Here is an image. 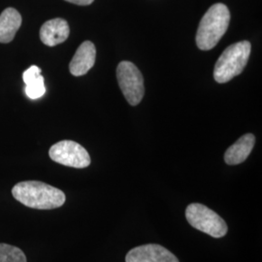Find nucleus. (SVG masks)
Listing matches in <instances>:
<instances>
[{"instance_id":"nucleus-3","label":"nucleus","mask_w":262,"mask_h":262,"mask_svg":"<svg viewBox=\"0 0 262 262\" xmlns=\"http://www.w3.org/2000/svg\"><path fill=\"white\" fill-rule=\"evenodd\" d=\"M251 49L252 46L249 41H240L226 48L215 63V82L225 84L241 74L249 61Z\"/></svg>"},{"instance_id":"nucleus-12","label":"nucleus","mask_w":262,"mask_h":262,"mask_svg":"<svg viewBox=\"0 0 262 262\" xmlns=\"http://www.w3.org/2000/svg\"><path fill=\"white\" fill-rule=\"evenodd\" d=\"M23 79L26 84L25 93L30 99H38L46 93L45 80L38 66H30L23 73Z\"/></svg>"},{"instance_id":"nucleus-8","label":"nucleus","mask_w":262,"mask_h":262,"mask_svg":"<svg viewBox=\"0 0 262 262\" xmlns=\"http://www.w3.org/2000/svg\"><path fill=\"white\" fill-rule=\"evenodd\" d=\"M96 49L91 41H84L77 49L75 55L69 64L70 73L79 77L86 74L94 66Z\"/></svg>"},{"instance_id":"nucleus-5","label":"nucleus","mask_w":262,"mask_h":262,"mask_svg":"<svg viewBox=\"0 0 262 262\" xmlns=\"http://www.w3.org/2000/svg\"><path fill=\"white\" fill-rule=\"evenodd\" d=\"M117 79L126 101L132 106L144 97V79L140 70L130 61H122L117 67Z\"/></svg>"},{"instance_id":"nucleus-10","label":"nucleus","mask_w":262,"mask_h":262,"mask_svg":"<svg viewBox=\"0 0 262 262\" xmlns=\"http://www.w3.org/2000/svg\"><path fill=\"white\" fill-rule=\"evenodd\" d=\"M254 143L255 137L253 134H245L226 150L225 154V162L229 165L242 163L250 156Z\"/></svg>"},{"instance_id":"nucleus-9","label":"nucleus","mask_w":262,"mask_h":262,"mask_svg":"<svg viewBox=\"0 0 262 262\" xmlns=\"http://www.w3.org/2000/svg\"><path fill=\"white\" fill-rule=\"evenodd\" d=\"M70 28L66 19H50L46 21L40 29V39L49 47H55L61 44L69 36Z\"/></svg>"},{"instance_id":"nucleus-7","label":"nucleus","mask_w":262,"mask_h":262,"mask_svg":"<svg viewBox=\"0 0 262 262\" xmlns=\"http://www.w3.org/2000/svg\"><path fill=\"white\" fill-rule=\"evenodd\" d=\"M126 262H179L175 254L162 246L149 244L136 247L125 256Z\"/></svg>"},{"instance_id":"nucleus-11","label":"nucleus","mask_w":262,"mask_h":262,"mask_svg":"<svg viewBox=\"0 0 262 262\" xmlns=\"http://www.w3.org/2000/svg\"><path fill=\"white\" fill-rule=\"evenodd\" d=\"M21 26V16L14 8H7L0 15V43H10Z\"/></svg>"},{"instance_id":"nucleus-4","label":"nucleus","mask_w":262,"mask_h":262,"mask_svg":"<svg viewBox=\"0 0 262 262\" xmlns=\"http://www.w3.org/2000/svg\"><path fill=\"white\" fill-rule=\"evenodd\" d=\"M186 217L192 227L214 238H222L227 233L228 228L225 220L202 204L192 203L188 205Z\"/></svg>"},{"instance_id":"nucleus-13","label":"nucleus","mask_w":262,"mask_h":262,"mask_svg":"<svg viewBox=\"0 0 262 262\" xmlns=\"http://www.w3.org/2000/svg\"><path fill=\"white\" fill-rule=\"evenodd\" d=\"M0 262H28L24 252L14 246L0 243Z\"/></svg>"},{"instance_id":"nucleus-1","label":"nucleus","mask_w":262,"mask_h":262,"mask_svg":"<svg viewBox=\"0 0 262 262\" xmlns=\"http://www.w3.org/2000/svg\"><path fill=\"white\" fill-rule=\"evenodd\" d=\"M12 194L25 206L38 210L59 208L66 200L62 190L38 181L20 182L13 187Z\"/></svg>"},{"instance_id":"nucleus-14","label":"nucleus","mask_w":262,"mask_h":262,"mask_svg":"<svg viewBox=\"0 0 262 262\" xmlns=\"http://www.w3.org/2000/svg\"><path fill=\"white\" fill-rule=\"evenodd\" d=\"M67 2H70V3H73L76 5H81V6H86V5H90L94 2V0H66Z\"/></svg>"},{"instance_id":"nucleus-6","label":"nucleus","mask_w":262,"mask_h":262,"mask_svg":"<svg viewBox=\"0 0 262 262\" xmlns=\"http://www.w3.org/2000/svg\"><path fill=\"white\" fill-rule=\"evenodd\" d=\"M49 156L56 163L73 168H85L91 164L89 152L74 141H60L53 145L49 150Z\"/></svg>"},{"instance_id":"nucleus-2","label":"nucleus","mask_w":262,"mask_h":262,"mask_svg":"<svg viewBox=\"0 0 262 262\" xmlns=\"http://www.w3.org/2000/svg\"><path fill=\"white\" fill-rule=\"evenodd\" d=\"M230 13L223 3L211 6L200 20L197 29V47L202 51H209L215 47L224 36L229 26Z\"/></svg>"}]
</instances>
